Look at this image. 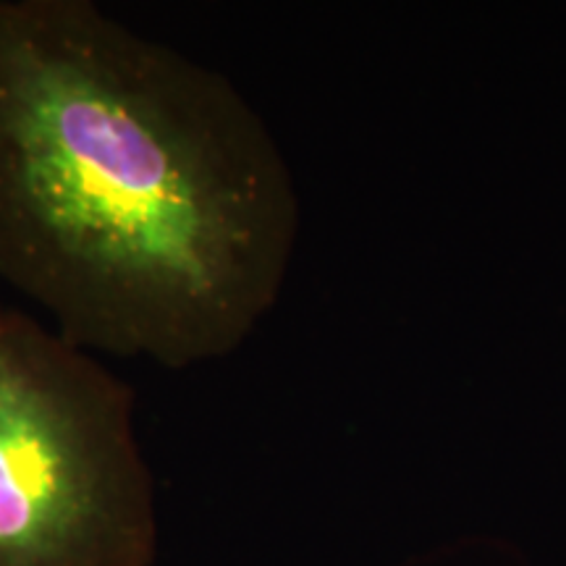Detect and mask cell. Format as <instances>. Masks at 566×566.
Wrapping results in <instances>:
<instances>
[{"label": "cell", "instance_id": "2", "mask_svg": "<svg viewBox=\"0 0 566 566\" xmlns=\"http://www.w3.org/2000/svg\"><path fill=\"white\" fill-rule=\"evenodd\" d=\"M155 556L132 386L0 302V566H153Z\"/></svg>", "mask_w": 566, "mask_h": 566}, {"label": "cell", "instance_id": "1", "mask_svg": "<svg viewBox=\"0 0 566 566\" xmlns=\"http://www.w3.org/2000/svg\"><path fill=\"white\" fill-rule=\"evenodd\" d=\"M292 171L229 76L92 0H0V279L92 354L187 370L271 313Z\"/></svg>", "mask_w": 566, "mask_h": 566}]
</instances>
